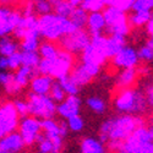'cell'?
Wrapping results in <instances>:
<instances>
[{
    "label": "cell",
    "mask_w": 153,
    "mask_h": 153,
    "mask_svg": "<svg viewBox=\"0 0 153 153\" xmlns=\"http://www.w3.org/2000/svg\"><path fill=\"white\" fill-rule=\"evenodd\" d=\"M86 104L96 114H104V111L107 110L105 102L100 97H88L86 100Z\"/></svg>",
    "instance_id": "cell-28"
},
{
    "label": "cell",
    "mask_w": 153,
    "mask_h": 153,
    "mask_svg": "<svg viewBox=\"0 0 153 153\" xmlns=\"http://www.w3.org/2000/svg\"><path fill=\"white\" fill-rule=\"evenodd\" d=\"M145 124L141 115L123 114L105 120L100 125L99 140L104 145L107 143L111 151L118 152L121 143L129 137L138 126Z\"/></svg>",
    "instance_id": "cell-1"
},
{
    "label": "cell",
    "mask_w": 153,
    "mask_h": 153,
    "mask_svg": "<svg viewBox=\"0 0 153 153\" xmlns=\"http://www.w3.org/2000/svg\"><path fill=\"white\" fill-rule=\"evenodd\" d=\"M28 111L34 118L48 119L53 118L55 114V102L48 94H36L30 92L28 94Z\"/></svg>",
    "instance_id": "cell-7"
},
{
    "label": "cell",
    "mask_w": 153,
    "mask_h": 153,
    "mask_svg": "<svg viewBox=\"0 0 153 153\" xmlns=\"http://www.w3.org/2000/svg\"><path fill=\"white\" fill-rule=\"evenodd\" d=\"M153 7V0H134L129 11L131 12H149Z\"/></svg>",
    "instance_id": "cell-32"
},
{
    "label": "cell",
    "mask_w": 153,
    "mask_h": 153,
    "mask_svg": "<svg viewBox=\"0 0 153 153\" xmlns=\"http://www.w3.org/2000/svg\"><path fill=\"white\" fill-rule=\"evenodd\" d=\"M134 0H105V6H114L123 11H129Z\"/></svg>",
    "instance_id": "cell-37"
},
{
    "label": "cell",
    "mask_w": 153,
    "mask_h": 153,
    "mask_svg": "<svg viewBox=\"0 0 153 153\" xmlns=\"http://www.w3.org/2000/svg\"><path fill=\"white\" fill-rule=\"evenodd\" d=\"M7 62H9V69L16 71L22 65V62H21V52L20 50H17V52L14 53V54H11L10 56H7Z\"/></svg>",
    "instance_id": "cell-39"
},
{
    "label": "cell",
    "mask_w": 153,
    "mask_h": 153,
    "mask_svg": "<svg viewBox=\"0 0 153 153\" xmlns=\"http://www.w3.org/2000/svg\"><path fill=\"white\" fill-rule=\"evenodd\" d=\"M104 11L102 12L105 21V28L103 34H119L126 37L130 30V25L127 21V16L125 11L114 7V6H104Z\"/></svg>",
    "instance_id": "cell-5"
},
{
    "label": "cell",
    "mask_w": 153,
    "mask_h": 153,
    "mask_svg": "<svg viewBox=\"0 0 153 153\" xmlns=\"http://www.w3.org/2000/svg\"><path fill=\"white\" fill-rule=\"evenodd\" d=\"M113 64L117 68L120 69H130V68H136L140 61L137 50L131 47V45H124L119 52L111 56Z\"/></svg>",
    "instance_id": "cell-12"
},
{
    "label": "cell",
    "mask_w": 153,
    "mask_h": 153,
    "mask_svg": "<svg viewBox=\"0 0 153 153\" xmlns=\"http://www.w3.org/2000/svg\"><path fill=\"white\" fill-rule=\"evenodd\" d=\"M59 42L61 49L71 54H77L81 53L91 42V34L85 28H76L70 33L64 34Z\"/></svg>",
    "instance_id": "cell-8"
},
{
    "label": "cell",
    "mask_w": 153,
    "mask_h": 153,
    "mask_svg": "<svg viewBox=\"0 0 153 153\" xmlns=\"http://www.w3.org/2000/svg\"><path fill=\"white\" fill-rule=\"evenodd\" d=\"M152 19V11L149 12H131V15L127 17L129 23H131L135 27L143 26L147 23V21Z\"/></svg>",
    "instance_id": "cell-29"
},
{
    "label": "cell",
    "mask_w": 153,
    "mask_h": 153,
    "mask_svg": "<svg viewBox=\"0 0 153 153\" xmlns=\"http://www.w3.org/2000/svg\"><path fill=\"white\" fill-rule=\"evenodd\" d=\"M126 43V37L119 36V34H109L107 36V42H105V50L108 58H111L115 55L119 50L125 45Z\"/></svg>",
    "instance_id": "cell-20"
},
{
    "label": "cell",
    "mask_w": 153,
    "mask_h": 153,
    "mask_svg": "<svg viewBox=\"0 0 153 153\" xmlns=\"http://www.w3.org/2000/svg\"><path fill=\"white\" fill-rule=\"evenodd\" d=\"M19 125V114L12 103L0 107V138L15 131Z\"/></svg>",
    "instance_id": "cell-9"
},
{
    "label": "cell",
    "mask_w": 153,
    "mask_h": 153,
    "mask_svg": "<svg viewBox=\"0 0 153 153\" xmlns=\"http://www.w3.org/2000/svg\"><path fill=\"white\" fill-rule=\"evenodd\" d=\"M37 74H38L37 69L30 68V66H26V65H21L16 70V74H14L15 82H16V85L19 87L23 88L31 82V80Z\"/></svg>",
    "instance_id": "cell-19"
},
{
    "label": "cell",
    "mask_w": 153,
    "mask_h": 153,
    "mask_svg": "<svg viewBox=\"0 0 153 153\" xmlns=\"http://www.w3.org/2000/svg\"><path fill=\"white\" fill-rule=\"evenodd\" d=\"M59 47H56L54 43L52 42H44L42 44H39V47H38V54H39L41 59H53L58 52H59Z\"/></svg>",
    "instance_id": "cell-27"
},
{
    "label": "cell",
    "mask_w": 153,
    "mask_h": 153,
    "mask_svg": "<svg viewBox=\"0 0 153 153\" xmlns=\"http://www.w3.org/2000/svg\"><path fill=\"white\" fill-rule=\"evenodd\" d=\"M20 16L19 12L12 11L6 6H0V37L12 33Z\"/></svg>",
    "instance_id": "cell-14"
},
{
    "label": "cell",
    "mask_w": 153,
    "mask_h": 153,
    "mask_svg": "<svg viewBox=\"0 0 153 153\" xmlns=\"http://www.w3.org/2000/svg\"><path fill=\"white\" fill-rule=\"evenodd\" d=\"M80 109H81V99L80 97H77V94H74L65 97V99L62 102L58 103V105L55 107V113H58L64 119H69L70 117L80 114Z\"/></svg>",
    "instance_id": "cell-13"
},
{
    "label": "cell",
    "mask_w": 153,
    "mask_h": 153,
    "mask_svg": "<svg viewBox=\"0 0 153 153\" xmlns=\"http://www.w3.org/2000/svg\"><path fill=\"white\" fill-rule=\"evenodd\" d=\"M115 109L121 114H132L141 115L151 107L143 92L134 88H123L114 100Z\"/></svg>",
    "instance_id": "cell-3"
},
{
    "label": "cell",
    "mask_w": 153,
    "mask_h": 153,
    "mask_svg": "<svg viewBox=\"0 0 153 153\" xmlns=\"http://www.w3.org/2000/svg\"><path fill=\"white\" fill-rule=\"evenodd\" d=\"M9 70V62H7V56L0 55V71H6Z\"/></svg>",
    "instance_id": "cell-40"
},
{
    "label": "cell",
    "mask_w": 153,
    "mask_h": 153,
    "mask_svg": "<svg viewBox=\"0 0 153 153\" xmlns=\"http://www.w3.org/2000/svg\"><path fill=\"white\" fill-rule=\"evenodd\" d=\"M136 77H137L136 68L123 69V71L118 75V77H117V86L120 87V88H127L135 82Z\"/></svg>",
    "instance_id": "cell-22"
},
{
    "label": "cell",
    "mask_w": 153,
    "mask_h": 153,
    "mask_svg": "<svg viewBox=\"0 0 153 153\" xmlns=\"http://www.w3.org/2000/svg\"><path fill=\"white\" fill-rule=\"evenodd\" d=\"M58 82L60 83V86L62 87L64 92H65L68 96H74L77 94L80 91V87L75 83V81L72 80V77L70 76V74L62 76V77L58 79Z\"/></svg>",
    "instance_id": "cell-26"
},
{
    "label": "cell",
    "mask_w": 153,
    "mask_h": 153,
    "mask_svg": "<svg viewBox=\"0 0 153 153\" xmlns=\"http://www.w3.org/2000/svg\"><path fill=\"white\" fill-rule=\"evenodd\" d=\"M107 36L94 34L91 36V42L82 50V62H91L102 66L108 59L105 50Z\"/></svg>",
    "instance_id": "cell-6"
},
{
    "label": "cell",
    "mask_w": 153,
    "mask_h": 153,
    "mask_svg": "<svg viewBox=\"0 0 153 153\" xmlns=\"http://www.w3.org/2000/svg\"><path fill=\"white\" fill-rule=\"evenodd\" d=\"M87 17H88V12L83 10L81 6H76L71 12L69 20L75 26V28H85L87 23Z\"/></svg>",
    "instance_id": "cell-24"
},
{
    "label": "cell",
    "mask_w": 153,
    "mask_h": 153,
    "mask_svg": "<svg viewBox=\"0 0 153 153\" xmlns=\"http://www.w3.org/2000/svg\"><path fill=\"white\" fill-rule=\"evenodd\" d=\"M137 55L140 60H143L146 62H152L153 60V41L152 37H149V39L146 42L145 45H142L137 50Z\"/></svg>",
    "instance_id": "cell-30"
},
{
    "label": "cell",
    "mask_w": 153,
    "mask_h": 153,
    "mask_svg": "<svg viewBox=\"0 0 153 153\" xmlns=\"http://www.w3.org/2000/svg\"><path fill=\"white\" fill-rule=\"evenodd\" d=\"M48 96L52 98L55 102V103H60V102H62L64 99H65L66 93L64 92V90H62V87L60 86V83L58 81L56 82L54 81L53 85H52V87H50V91H49Z\"/></svg>",
    "instance_id": "cell-34"
},
{
    "label": "cell",
    "mask_w": 153,
    "mask_h": 153,
    "mask_svg": "<svg viewBox=\"0 0 153 153\" xmlns=\"http://www.w3.org/2000/svg\"><path fill=\"white\" fill-rule=\"evenodd\" d=\"M14 107L19 114V117L25 118V117H28L30 115V111H28V103L26 100H21V99H16L14 103Z\"/></svg>",
    "instance_id": "cell-38"
},
{
    "label": "cell",
    "mask_w": 153,
    "mask_h": 153,
    "mask_svg": "<svg viewBox=\"0 0 153 153\" xmlns=\"http://www.w3.org/2000/svg\"><path fill=\"white\" fill-rule=\"evenodd\" d=\"M145 26H146V31H147L148 36L152 37V36H153V19H149Z\"/></svg>",
    "instance_id": "cell-41"
},
{
    "label": "cell",
    "mask_w": 153,
    "mask_h": 153,
    "mask_svg": "<svg viewBox=\"0 0 153 153\" xmlns=\"http://www.w3.org/2000/svg\"><path fill=\"white\" fill-rule=\"evenodd\" d=\"M100 66L91 62H82L81 65L75 68L74 71L70 74L72 80L79 87H82L87 83H90L96 76L99 74Z\"/></svg>",
    "instance_id": "cell-11"
},
{
    "label": "cell",
    "mask_w": 153,
    "mask_h": 153,
    "mask_svg": "<svg viewBox=\"0 0 153 153\" xmlns=\"http://www.w3.org/2000/svg\"><path fill=\"white\" fill-rule=\"evenodd\" d=\"M19 129H20V135L23 140L25 145H32L36 142L37 136L42 132L41 127V120H38V118L34 117H25L22 118Z\"/></svg>",
    "instance_id": "cell-10"
},
{
    "label": "cell",
    "mask_w": 153,
    "mask_h": 153,
    "mask_svg": "<svg viewBox=\"0 0 153 153\" xmlns=\"http://www.w3.org/2000/svg\"><path fill=\"white\" fill-rule=\"evenodd\" d=\"M25 143L19 132H10L0 138V148L10 153H19L23 148Z\"/></svg>",
    "instance_id": "cell-15"
},
{
    "label": "cell",
    "mask_w": 153,
    "mask_h": 153,
    "mask_svg": "<svg viewBox=\"0 0 153 153\" xmlns=\"http://www.w3.org/2000/svg\"><path fill=\"white\" fill-rule=\"evenodd\" d=\"M39 61H41V56H39V54H38V52H21L22 65L37 69Z\"/></svg>",
    "instance_id": "cell-31"
},
{
    "label": "cell",
    "mask_w": 153,
    "mask_h": 153,
    "mask_svg": "<svg viewBox=\"0 0 153 153\" xmlns=\"http://www.w3.org/2000/svg\"><path fill=\"white\" fill-rule=\"evenodd\" d=\"M86 27L88 28V33L91 36L94 34H103L105 28V21L104 16L100 11H92L87 17Z\"/></svg>",
    "instance_id": "cell-17"
},
{
    "label": "cell",
    "mask_w": 153,
    "mask_h": 153,
    "mask_svg": "<svg viewBox=\"0 0 153 153\" xmlns=\"http://www.w3.org/2000/svg\"><path fill=\"white\" fill-rule=\"evenodd\" d=\"M33 10L34 14L38 15H45V14H50L53 11L52 4L49 3V0H33Z\"/></svg>",
    "instance_id": "cell-33"
},
{
    "label": "cell",
    "mask_w": 153,
    "mask_h": 153,
    "mask_svg": "<svg viewBox=\"0 0 153 153\" xmlns=\"http://www.w3.org/2000/svg\"><path fill=\"white\" fill-rule=\"evenodd\" d=\"M66 120H68L66 124H68L69 130H71L74 132H80V131H82V129L85 127V121L81 118L80 114H77V115H74V117H70Z\"/></svg>",
    "instance_id": "cell-35"
},
{
    "label": "cell",
    "mask_w": 153,
    "mask_h": 153,
    "mask_svg": "<svg viewBox=\"0 0 153 153\" xmlns=\"http://www.w3.org/2000/svg\"><path fill=\"white\" fill-rule=\"evenodd\" d=\"M81 153H107V149L99 138L86 137L81 142Z\"/></svg>",
    "instance_id": "cell-21"
},
{
    "label": "cell",
    "mask_w": 153,
    "mask_h": 153,
    "mask_svg": "<svg viewBox=\"0 0 153 153\" xmlns=\"http://www.w3.org/2000/svg\"><path fill=\"white\" fill-rule=\"evenodd\" d=\"M0 85H1L5 88V91L7 93H10V94H16L22 90L21 87H19L16 85L14 74L6 72V71L0 72Z\"/></svg>",
    "instance_id": "cell-23"
},
{
    "label": "cell",
    "mask_w": 153,
    "mask_h": 153,
    "mask_svg": "<svg viewBox=\"0 0 153 153\" xmlns=\"http://www.w3.org/2000/svg\"><path fill=\"white\" fill-rule=\"evenodd\" d=\"M10 3H11V0H0V4H1L3 6L7 5V4H10Z\"/></svg>",
    "instance_id": "cell-43"
},
{
    "label": "cell",
    "mask_w": 153,
    "mask_h": 153,
    "mask_svg": "<svg viewBox=\"0 0 153 153\" xmlns=\"http://www.w3.org/2000/svg\"><path fill=\"white\" fill-rule=\"evenodd\" d=\"M39 31L37 28H30L26 30L25 36L22 38V43H21V52H37L38 47H39Z\"/></svg>",
    "instance_id": "cell-18"
},
{
    "label": "cell",
    "mask_w": 153,
    "mask_h": 153,
    "mask_svg": "<svg viewBox=\"0 0 153 153\" xmlns=\"http://www.w3.org/2000/svg\"><path fill=\"white\" fill-rule=\"evenodd\" d=\"M38 20V31H39L41 37L45 38V39L53 42V41H59L60 38L72 32L75 26L71 23V21L66 17H61L56 14H45L41 15Z\"/></svg>",
    "instance_id": "cell-2"
},
{
    "label": "cell",
    "mask_w": 153,
    "mask_h": 153,
    "mask_svg": "<svg viewBox=\"0 0 153 153\" xmlns=\"http://www.w3.org/2000/svg\"><path fill=\"white\" fill-rule=\"evenodd\" d=\"M19 48H20L19 44L9 36L0 37V55L10 56L11 54L16 53Z\"/></svg>",
    "instance_id": "cell-25"
},
{
    "label": "cell",
    "mask_w": 153,
    "mask_h": 153,
    "mask_svg": "<svg viewBox=\"0 0 153 153\" xmlns=\"http://www.w3.org/2000/svg\"><path fill=\"white\" fill-rule=\"evenodd\" d=\"M80 6L86 10L87 12L90 11H100L102 9H104V4L102 3V0H82Z\"/></svg>",
    "instance_id": "cell-36"
},
{
    "label": "cell",
    "mask_w": 153,
    "mask_h": 153,
    "mask_svg": "<svg viewBox=\"0 0 153 153\" xmlns=\"http://www.w3.org/2000/svg\"><path fill=\"white\" fill-rule=\"evenodd\" d=\"M54 82V79L49 75H42L37 74L31 80V88L32 92L36 94H48Z\"/></svg>",
    "instance_id": "cell-16"
},
{
    "label": "cell",
    "mask_w": 153,
    "mask_h": 153,
    "mask_svg": "<svg viewBox=\"0 0 153 153\" xmlns=\"http://www.w3.org/2000/svg\"><path fill=\"white\" fill-rule=\"evenodd\" d=\"M68 1H69L71 5H74V6H80V4H81L82 0H68Z\"/></svg>",
    "instance_id": "cell-42"
},
{
    "label": "cell",
    "mask_w": 153,
    "mask_h": 153,
    "mask_svg": "<svg viewBox=\"0 0 153 153\" xmlns=\"http://www.w3.org/2000/svg\"><path fill=\"white\" fill-rule=\"evenodd\" d=\"M72 68V54L64 49H59L53 59H41L37 66L38 74L49 75L53 79H60L70 72Z\"/></svg>",
    "instance_id": "cell-4"
},
{
    "label": "cell",
    "mask_w": 153,
    "mask_h": 153,
    "mask_svg": "<svg viewBox=\"0 0 153 153\" xmlns=\"http://www.w3.org/2000/svg\"><path fill=\"white\" fill-rule=\"evenodd\" d=\"M0 153H10V152H7V151H4V149H1V148H0Z\"/></svg>",
    "instance_id": "cell-44"
}]
</instances>
